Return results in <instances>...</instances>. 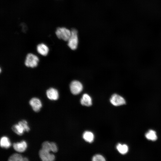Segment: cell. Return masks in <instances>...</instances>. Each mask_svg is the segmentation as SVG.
<instances>
[{"mask_svg": "<svg viewBox=\"0 0 161 161\" xmlns=\"http://www.w3.org/2000/svg\"><path fill=\"white\" fill-rule=\"evenodd\" d=\"M55 34L58 38L66 41L71 36V31L64 27H58L56 29Z\"/></svg>", "mask_w": 161, "mask_h": 161, "instance_id": "obj_1", "label": "cell"}, {"mask_svg": "<svg viewBox=\"0 0 161 161\" xmlns=\"http://www.w3.org/2000/svg\"><path fill=\"white\" fill-rule=\"evenodd\" d=\"M71 31V36L69 39L68 45L72 50H75L77 48L78 44V32L75 29H72Z\"/></svg>", "mask_w": 161, "mask_h": 161, "instance_id": "obj_2", "label": "cell"}, {"mask_svg": "<svg viewBox=\"0 0 161 161\" xmlns=\"http://www.w3.org/2000/svg\"><path fill=\"white\" fill-rule=\"evenodd\" d=\"M38 61V58L36 55L29 53L26 56L25 64L27 67L33 68L37 66Z\"/></svg>", "mask_w": 161, "mask_h": 161, "instance_id": "obj_3", "label": "cell"}, {"mask_svg": "<svg viewBox=\"0 0 161 161\" xmlns=\"http://www.w3.org/2000/svg\"><path fill=\"white\" fill-rule=\"evenodd\" d=\"M70 89L71 93L74 95L80 93L83 89L82 83L78 80L72 81L70 84Z\"/></svg>", "mask_w": 161, "mask_h": 161, "instance_id": "obj_4", "label": "cell"}, {"mask_svg": "<svg viewBox=\"0 0 161 161\" xmlns=\"http://www.w3.org/2000/svg\"><path fill=\"white\" fill-rule=\"evenodd\" d=\"M110 100L111 103L115 106L122 105L126 103L125 100L122 97L116 94L112 95Z\"/></svg>", "mask_w": 161, "mask_h": 161, "instance_id": "obj_5", "label": "cell"}, {"mask_svg": "<svg viewBox=\"0 0 161 161\" xmlns=\"http://www.w3.org/2000/svg\"><path fill=\"white\" fill-rule=\"evenodd\" d=\"M49 151L42 149L39 151V155L42 160L43 161H52L55 159V156L49 153Z\"/></svg>", "mask_w": 161, "mask_h": 161, "instance_id": "obj_6", "label": "cell"}, {"mask_svg": "<svg viewBox=\"0 0 161 161\" xmlns=\"http://www.w3.org/2000/svg\"><path fill=\"white\" fill-rule=\"evenodd\" d=\"M29 103L33 110L36 112L40 111L42 106L40 100L36 97L32 98L30 101Z\"/></svg>", "mask_w": 161, "mask_h": 161, "instance_id": "obj_7", "label": "cell"}, {"mask_svg": "<svg viewBox=\"0 0 161 161\" xmlns=\"http://www.w3.org/2000/svg\"><path fill=\"white\" fill-rule=\"evenodd\" d=\"M46 95L47 97L51 100H57L59 97V94L58 90L53 88H51L47 90Z\"/></svg>", "mask_w": 161, "mask_h": 161, "instance_id": "obj_8", "label": "cell"}, {"mask_svg": "<svg viewBox=\"0 0 161 161\" xmlns=\"http://www.w3.org/2000/svg\"><path fill=\"white\" fill-rule=\"evenodd\" d=\"M13 146L16 151L22 152L26 150L27 147V144L25 141L23 140L20 143H14Z\"/></svg>", "mask_w": 161, "mask_h": 161, "instance_id": "obj_9", "label": "cell"}, {"mask_svg": "<svg viewBox=\"0 0 161 161\" xmlns=\"http://www.w3.org/2000/svg\"><path fill=\"white\" fill-rule=\"evenodd\" d=\"M37 50L39 54L45 56L47 55L48 53L49 48L46 44L43 43H41L37 45Z\"/></svg>", "mask_w": 161, "mask_h": 161, "instance_id": "obj_10", "label": "cell"}, {"mask_svg": "<svg viewBox=\"0 0 161 161\" xmlns=\"http://www.w3.org/2000/svg\"><path fill=\"white\" fill-rule=\"evenodd\" d=\"M80 102L82 105L87 106H90L92 104L91 97L87 94L83 95Z\"/></svg>", "mask_w": 161, "mask_h": 161, "instance_id": "obj_11", "label": "cell"}, {"mask_svg": "<svg viewBox=\"0 0 161 161\" xmlns=\"http://www.w3.org/2000/svg\"><path fill=\"white\" fill-rule=\"evenodd\" d=\"M83 137L85 141L91 143L93 141L94 136L92 132L86 131L83 133Z\"/></svg>", "mask_w": 161, "mask_h": 161, "instance_id": "obj_12", "label": "cell"}, {"mask_svg": "<svg viewBox=\"0 0 161 161\" xmlns=\"http://www.w3.org/2000/svg\"><path fill=\"white\" fill-rule=\"evenodd\" d=\"M11 145V143L8 138L6 136H3L1 138L0 140V146L2 148H7Z\"/></svg>", "mask_w": 161, "mask_h": 161, "instance_id": "obj_13", "label": "cell"}, {"mask_svg": "<svg viewBox=\"0 0 161 161\" xmlns=\"http://www.w3.org/2000/svg\"><path fill=\"white\" fill-rule=\"evenodd\" d=\"M116 148L118 152L121 154H124L128 151V147L126 144H121L118 143L116 146Z\"/></svg>", "mask_w": 161, "mask_h": 161, "instance_id": "obj_14", "label": "cell"}, {"mask_svg": "<svg viewBox=\"0 0 161 161\" xmlns=\"http://www.w3.org/2000/svg\"><path fill=\"white\" fill-rule=\"evenodd\" d=\"M146 138L148 140L155 141L157 139L156 132L153 130H149L145 134Z\"/></svg>", "mask_w": 161, "mask_h": 161, "instance_id": "obj_15", "label": "cell"}, {"mask_svg": "<svg viewBox=\"0 0 161 161\" xmlns=\"http://www.w3.org/2000/svg\"><path fill=\"white\" fill-rule=\"evenodd\" d=\"M12 129L14 132L18 135H22L24 131L22 127L18 124L13 125Z\"/></svg>", "mask_w": 161, "mask_h": 161, "instance_id": "obj_16", "label": "cell"}, {"mask_svg": "<svg viewBox=\"0 0 161 161\" xmlns=\"http://www.w3.org/2000/svg\"><path fill=\"white\" fill-rule=\"evenodd\" d=\"M23 158L19 154H14L11 155L9 158V161H23Z\"/></svg>", "mask_w": 161, "mask_h": 161, "instance_id": "obj_17", "label": "cell"}, {"mask_svg": "<svg viewBox=\"0 0 161 161\" xmlns=\"http://www.w3.org/2000/svg\"><path fill=\"white\" fill-rule=\"evenodd\" d=\"M18 124L22 127L24 131H28L30 130V128L25 120H23L20 121L18 122Z\"/></svg>", "mask_w": 161, "mask_h": 161, "instance_id": "obj_18", "label": "cell"}, {"mask_svg": "<svg viewBox=\"0 0 161 161\" xmlns=\"http://www.w3.org/2000/svg\"><path fill=\"white\" fill-rule=\"evenodd\" d=\"M42 149L49 152L51 151V143L48 141H45L43 143L42 145Z\"/></svg>", "mask_w": 161, "mask_h": 161, "instance_id": "obj_19", "label": "cell"}, {"mask_svg": "<svg viewBox=\"0 0 161 161\" xmlns=\"http://www.w3.org/2000/svg\"><path fill=\"white\" fill-rule=\"evenodd\" d=\"M93 161H105V158L102 155L100 154H96L92 158Z\"/></svg>", "mask_w": 161, "mask_h": 161, "instance_id": "obj_20", "label": "cell"}, {"mask_svg": "<svg viewBox=\"0 0 161 161\" xmlns=\"http://www.w3.org/2000/svg\"><path fill=\"white\" fill-rule=\"evenodd\" d=\"M51 151L54 152H56L58 151V148L56 144L53 142H51Z\"/></svg>", "mask_w": 161, "mask_h": 161, "instance_id": "obj_21", "label": "cell"}, {"mask_svg": "<svg viewBox=\"0 0 161 161\" xmlns=\"http://www.w3.org/2000/svg\"><path fill=\"white\" fill-rule=\"evenodd\" d=\"M28 159L26 157L23 158V161H28Z\"/></svg>", "mask_w": 161, "mask_h": 161, "instance_id": "obj_22", "label": "cell"}]
</instances>
